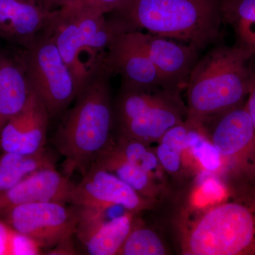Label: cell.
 <instances>
[{
  "label": "cell",
  "mask_w": 255,
  "mask_h": 255,
  "mask_svg": "<svg viewBox=\"0 0 255 255\" xmlns=\"http://www.w3.org/2000/svg\"><path fill=\"white\" fill-rule=\"evenodd\" d=\"M229 196L177 219L179 248L185 255H255V179L233 177Z\"/></svg>",
  "instance_id": "1"
},
{
  "label": "cell",
  "mask_w": 255,
  "mask_h": 255,
  "mask_svg": "<svg viewBox=\"0 0 255 255\" xmlns=\"http://www.w3.org/2000/svg\"><path fill=\"white\" fill-rule=\"evenodd\" d=\"M113 76L105 63L82 87L55 132V145L65 157L67 176L78 171L83 177L113 145Z\"/></svg>",
  "instance_id": "2"
},
{
  "label": "cell",
  "mask_w": 255,
  "mask_h": 255,
  "mask_svg": "<svg viewBox=\"0 0 255 255\" xmlns=\"http://www.w3.org/2000/svg\"><path fill=\"white\" fill-rule=\"evenodd\" d=\"M107 18L118 34L142 31L203 50L221 37V0H122Z\"/></svg>",
  "instance_id": "3"
},
{
  "label": "cell",
  "mask_w": 255,
  "mask_h": 255,
  "mask_svg": "<svg viewBox=\"0 0 255 255\" xmlns=\"http://www.w3.org/2000/svg\"><path fill=\"white\" fill-rule=\"evenodd\" d=\"M253 55L237 46H218L199 58L186 87L187 123L204 127L246 102Z\"/></svg>",
  "instance_id": "4"
},
{
  "label": "cell",
  "mask_w": 255,
  "mask_h": 255,
  "mask_svg": "<svg viewBox=\"0 0 255 255\" xmlns=\"http://www.w3.org/2000/svg\"><path fill=\"white\" fill-rule=\"evenodd\" d=\"M44 30L54 40L80 90L105 65L109 48L118 36L105 14L76 2L55 10Z\"/></svg>",
  "instance_id": "5"
},
{
  "label": "cell",
  "mask_w": 255,
  "mask_h": 255,
  "mask_svg": "<svg viewBox=\"0 0 255 255\" xmlns=\"http://www.w3.org/2000/svg\"><path fill=\"white\" fill-rule=\"evenodd\" d=\"M181 93L162 87L142 90L121 86L114 104L119 135L149 145L158 142L171 128L187 119V105Z\"/></svg>",
  "instance_id": "6"
},
{
  "label": "cell",
  "mask_w": 255,
  "mask_h": 255,
  "mask_svg": "<svg viewBox=\"0 0 255 255\" xmlns=\"http://www.w3.org/2000/svg\"><path fill=\"white\" fill-rule=\"evenodd\" d=\"M18 50L31 86L50 117L60 115L75 100L80 88L54 40L44 30L31 46Z\"/></svg>",
  "instance_id": "7"
},
{
  "label": "cell",
  "mask_w": 255,
  "mask_h": 255,
  "mask_svg": "<svg viewBox=\"0 0 255 255\" xmlns=\"http://www.w3.org/2000/svg\"><path fill=\"white\" fill-rule=\"evenodd\" d=\"M0 219L33 238L42 248H54L75 236L78 211L65 203L40 201L6 210L0 214Z\"/></svg>",
  "instance_id": "8"
},
{
  "label": "cell",
  "mask_w": 255,
  "mask_h": 255,
  "mask_svg": "<svg viewBox=\"0 0 255 255\" xmlns=\"http://www.w3.org/2000/svg\"><path fill=\"white\" fill-rule=\"evenodd\" d=\"M202 127L232 177L253 179L255 130L246 102Z\"/></svg>",
  "instance_id": "9"
},
{
  "label": "cell",
  "mask_w": 255,
  "mask_h": 255,
  "mask_svg": "<svg viewBox=\"0 0 255 255\" xmlns=\"http://www.w3.org/2000/svg\"><path fill=\"white\" fill-rule=\"evenodd\" d=\"M155 201L139 194L110 171L95 164L74 186L70 204L98 209L119 206L137 214L153 207Z\"/></svg>",
  "instance_id": "10"
},
{
  "label": "cell",
  "mask_w": 255,
  "mask_h": 255,
  "mask_svg": "<svg viewBox=\"0 0 255 255\" xmlns=\"http://www.w3.org/2000/svg\"><path fill=\"white\" fill-rule=\"evenodd\" d=\"M149 57L158 72L164 89L182 92L199 59L195 46L142 31L127 33Z\"/></svg>",
  "instance_id": "11"
},
{
  "label": "cell",
  "mask_w": 255,
  "mask_h": 255,
  "mask_svg": "<svg viewBox=\"0 0 255 255\" xmlns=\"http://www.w3.org/2000/svg\"><path fill=\"white\" fill-rule=\"evenodd\" d=\"M77 209L78 222L75 236L85 248L87 254L118 255L131 231L136 214L126 211L107 219V212L110 208Z\"/></svg>",
  "instance_id": "12"
},
{
  "label": "cell",
  "mask_w": 255,
  "mask_h": 255,
  "mask_svg": "<svg viewBox=\"0 0 255 255\" xmlns=\"http://www.w3.org/2000/svg\"><path fill=\"white\" fill-rule=\"evenodd\" d=\"M50 116L33 90L28 103L8 121L0 132L3 152L33 155L46 149Z\"/></svg>",
  "instance_id": "13"
},
{
  "label": "cell",
  "mask_w": 255,
  "mask_h": 255,
  "mask_svg": "<svg viewBox=\"0 0 255 255\" xmlns=\"http://www.w3.org/2000/svg\"><path fill=\"white\" fill-rule=\"evenodd\" d=\"M105 66L114 75H119L124 87L132 89L163 87L158 72L147 54L127 33L112 42L105 59Z\"/></svg>",
  "instance_id": "14"
},
{
  "label": "cell",
  "mask_w": 255,
  "mask_h": 255,
  "mask_svg": "<svg viewBox=\"0 0 255 255\" xmlns=\"http://www.w3.org/2000/svg\"><path fill=\"white\" fill-rule=\"evenodd\" d=\"M54 11L42 0H0V37L16 48H27L44 31Z\"/></svg>",
  "instance_id": "15"
},
{
  "label": "cell",
  "mask_w": 255,
  "mask_h": 255,
  "mask_svg": "<svg viewBox=\"0 0 255 255\" xmlns=\"http://www.w3.org/2000/svg\"><path fill=\"white\" fill-rule=\"evenodd\" d=\"M74 186L68 176L60 173L55 167L42 169L0 192V214L28 203L57 201L70 204Z\"/></svg>",
  "instance_id": "16"
},
{
  "label": "cell",
  "mask_w": 255,
  "mask_h": 255,
  "mask_svg": "<svg viewBox=\"0 0 255 255\" xmlns=\"http://www.w3.org/2000/svg\"><path fill=\"white\" fill-rule=\"evenodd\" d=\"M0 50V132L10 119L28 103L33 89L19 50Z\"/></svg>",
  "instance_id": "17"
},
{
  "label": "cell",
  "mask_w": 255,
  "mask_h": 255,
  "mask_svg": "<svg viewBox=\"0 0 255 255\" xmlns=\"http://www.w3.org/2000/svg\"><path fill=\"white\" fill-rule=\"evenodd\" d=\"M55 161L46 149L33 155L3 152L0 155V192L14 187L35 172L55 167Z\"/></svg>",
  "instance_id": "18"
},
{
  "label": "cell",
  "mask_w": 255,
  "mask_h": 255,
  "mask_svg": "<svg viewBox=\"0 0 255 255\" xmlns=\"http://www.w3.org/2000/svg\"><path fill=\"white\" fill-rule=\"evenodd\" d=\"M221 14L234 31L236 46L255 55V0H221Z\"/></svg>",
  "instance_id": "19"
},
{
  "label": "cell",
  "mask_w": 255,
  "mask_h": 255,
  "mask_svg": "<svg viewBox=\"0 0 255 255\" xmlns=\"http://www.w3.org/2000/svg\"><path fill=\"white\" fill-rule=\"evenodd\" d=\"M95 164L116 174L139 194L148 199L157 201L163 190L164 184L145 169L111 154H105Z\"/></svg>",
  "instance_id": "20"
},
{
  "label": "cell",
  "mask_w": 255,
  "mask_h": 255,
  "mask_svg": "<svg viewBox=\"0 0 255 255\" xmlns=\"http://www.w3.org/2000/svg\"><path fill=\"white\" fill-rule=\"evenodd\" d=\"M107 153L139 166L164 184L165 172L159 163L155 150L150 148L149 144L119 135Z\"/></svg>",
  "instance_id": "21"
},
{
  "label": "cell",
  "mask_w": 255,
  "mask_h": 255,
  "mask_svg": "<svg viewBox=\"0 0 255 255\" xmlns=\"http://www.w3.org/2000/svg\"><path fill=\"white\" fill-rule=\"evenodd\" d=\"M167 247L154 230L146 227L135 219L131 231L119 255H164Z\"/></svg>",
  "instance_id": "22"
},
{
  "label": "cell",
  "mask_w": 255,
  "mask_h": 255,
  "mask_svg": "<svg viewBox=\"0 0 255 255\" xmlns=\"http://www.w3.org/2000/svg\"><path fill=\"white\" fill-rule=\"evenodd\" d=\"M158 145L155 150L156 155L159 159V163L163 168L165 173L176 175L182 172L184 159L183 156L187 152L176 150L168 146L158 142Z\"/></svg>",
  "instance_id": "23"
},
{
  "label": "cell",
  "mask_w": 255,
  "mask_h": 255,
  "mask_svg": "<svg viewBox=\"0 0 255 255\" xmlns=\"http://www.w3.org/2000/svg\"><path fill=\"white\" fill-rule=\"evenodd\" d=\"M42 249L41 246L33 238L14 230L11 255H41Z\"/></svg>",
  "instance_id": "24"
},
{
  "label": "cell",
  "mask_w": 255,
  "mask_h": 255,
  "mask_svg": "<svg viewBox=\"0 0 255 255\" xmlns=\"http://www.w3.org/2000/svg\"><path fill=\"white\" fill-rule=\"evenodd\" d=\"M250 82L249 91L246 101L248 113L251 116L255 130V157L253 178L255 179V55L252 57L249 62Z\"/></svg>",
  "instance_id": "25"
},
{
  "label": "cell",
  "mask_w": 255,
  "mask_h": 255,
  "mask_svg": "<svg viewBox=\"0 0 255 255\" xmlns=\"http://www.w3.org/2000/svg\"><path fill=\"white\" fill-rule=\"evenodd\" d=\"M122 1V0H78L76 3L85 9L98 14L106 15L113 11Z\"/></svg>",
  "instance_id": "26"
},
{
  "label": "cell",
  "mask_w": 255,
  "mask_h": 255,
  "mask_svg": "<svg viewBox=\"0 0 255 255\" xmlns=\"http://www.w3.org/2000/svg\"><path fill=\"white\" fill-rule=\"evenodd\" d=\"M14 229L0 219V255H11Z\"/></svg>",
  "instance_id": "27"
},
{
  "label": "cell",
  "mask_w": 255,
  "mask_h": 255,
  "mask_svg": "<svg viewBox=\"0 0 255 255\" xmlns=\"http://www.w3.org/2000/svg\"><path fill=\"white\" fill-rule=\"evenodd\" d=\"M78 0H42L45 6L50 11L59 9L67 5L73 4Z\"/></svg>",
  "instance_id": "28"
}]
</instances>
